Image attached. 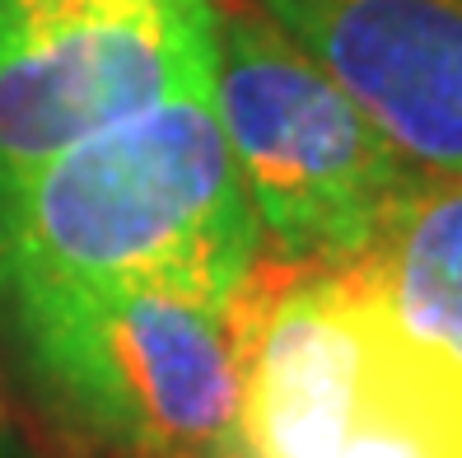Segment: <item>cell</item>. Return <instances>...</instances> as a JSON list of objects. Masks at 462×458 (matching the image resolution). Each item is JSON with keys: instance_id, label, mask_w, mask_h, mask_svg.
Returning a JSON list of instances; mask_svg holds the SVG:
<instances>
[{"instance_id": "6da1fadb", "label": "cell", "mask_w": 462, "mask_h": 458, "mask_svg": "<svg viewBox=\"0 0 462 458\" xmlns=\"http://www.w3.org/2000/svg\"><path fill=\"white\" fill-rule=\"evenodd\" d=\"M257 262L262 229L215 113V66L0 197V294L154 285L234 309Z\"/></svg>"}, {"instance_id": "7a4b0ae2", "label": "cell", "mask_w": 462, "mask_h": 458, "mask_svg": "<svg viewBox=\"0 0 462 458\" xmlns=\"http://www.w3.org/2000/svg\"><path fill=\"white\" fill-rule=\"evenodd\" d=\"M238 309V458H462V365L406 328L365 262L262 257Z\"/></svg>"}, {"instance_id": "3957f363", "label": "cell", "mask_w": 462, "mask_h": 458, "mask_svg": "<svg viewBox=\"0 0 462 458\" xmlns=\"http://www.w3.org/2000/svg\"><path fill=\"white\" fill-rule=\"evenodd\" d=\"M23 365L47 407L122 458H238L243 309L154 285H19Z\"/></svg>"}, {"instance_id": "277c9868", "label": "cell", "mask_w": 462, "mask_h": 458, "mask_svg": "<svg viewBox=\"0 0 462 458\" xmlns=\"http://www.w3.org/2000/svg\"><path fill=\"white\" fill-rule=\"evenodd\" d=\"M215 113L271 262L304 272L360 262L420 178L248 0L215 5Z\"/></svg>"}, {"instance_id": "5b68a950", "label": "cell", "mask_w": 462, "mask_h": 458, "mask_svg": "<svg viewBox=\"0 0 462 458\" xmlns=\"http://www.w3.org/2000/svg\"><path fill=\"white\" fill-rule=\"evenodd\" d=\"M215 66V0H0V197Z\"/></svg>"}, {"instance_id": "8992f818", "label": "cell", "mask_w": 462, "mask_h": 458, "mask_svg": "<svg viewBox=\"0 0 462 458\" xmlns=\"http://www.w3.org/2000/svg\"><path fill=\"white\" fill-rule=\"evenodd\" d=\"M416 173H462V0H248Z\"/></svg>"}, {"instance_id": "52a82bcc", "label": "cell", "mask_w": 462, "mask_h": 458, "mask_svg": "<svg viewBox=\"0 0 462 458\" xmlns=\"http://www.w3.org/2000/svg\"><path fill=\"white\" fill-rule=\"evenodd\" d=\"M360 262L406 328L462 365V173H420Z\"/></svg>"}, {"instance_id": "ba28073f", "label": "cell", "mask_w": 462, "mask_h": 458, "mask_svg": "<svg viewBox=\"0 0 462 458\" xmlns=\"http://www.w3.org/2000/svg\"><path fill=\"white\" fill-rule=\"evenodd\" d=\"M0 458H33V453H29V444H23V435L14 430V421H10L5 397H0Z\"/></svg>"}]
</instances>
